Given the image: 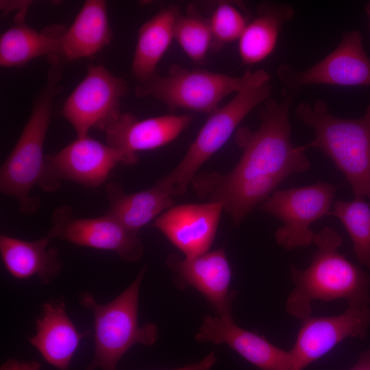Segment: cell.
Masks as SVG:
<instances>
[{"label": "cell", "instance_id": "1", "mask_svg": "<svg viewBox=\"0 0 370 370\" xmlns=\"http://www.w3.org/2000/svg\"><path fill=\"white\" fill-rule=\"evenodd\" d=\"M293 98H269L259 110L256 130L245 127L236 130L235 140L242 154L232 170L199 173L191 182L199 197L221 204L236 225L286 179L310 167L304 145L295 146L291 138L289 110Z\"/></svg>", "mask_w": 370, "mask_h": 370}, {"label": "cell", "instance_id": "2", "mask_svg": "<svg viewBox=\"0 0 370 370\" xmlns=\"http://www.w3.org/2000/svg\"><path fill=\"white\" fill-rule=\"evenodd\" d=\"M317 249L309 266L290 267L295 288L286 302V312L297 319L311 316L314 300L345 299L348 304L370 306V275L338 251L343 238L334 229L324 227L314 234Z\"/></svg>", "mask_w": 370, "mask_h": 370}, {"label": "cell", "instance_id": "3", "mask_svg": "<svg viewBox=\"0 0 370 370\" xmlns=\"http://www.w3.org/2000/svg\"><path fill=\"white\" fill-rule=\"evenodd\" d=\"M295 114L312 129L314 138L305 148L321 151L344 175L357 198L370 199V104L358 119L334 115L327 103L301 102Z\"/></svg>", "mask_w": 370, "mask_h": 370}, {"label": "cell", "instance_id": "4", "mask_svg": "<svg viewBox=\"0 0 370 370\" xmlns=\"http://www.w3.org/2000/svg\"><path fill=\"white\" fill-rule=\"evenodd\" d=\"M235 96L212 113L180 162L156 183L173 197L185 194L199 168L228 140L241 121L270 98L271 76L263 69L245 70Z\"/></svg>", "mask_w": 370, "mask_h": 370}, {"label": "cell", "instance_id": "5", "mask_svg": "<svg viewBox=\"0 0 370 370\" xmlns=\"http://www.w3.org/2000/svg\"><path fill=\"white\" fill-rule=\"evenodd\" d=\"M62 65L52 64L45 86L36 97L30 116L13 149L0 169V191L14 198L24 214H34L40 199L32 194L42 181L46 156L44 143L54 99L60 91Z\"/></svg>", "mask_w": 370, "mask_h": 370}, {"label": "cell", "instance_id": "6", "mask_svg": "<svg viewBox=\"0 0 370 370\" xmlns=\"http://www.w3.org/2000/svg\"><path fill=\"white\" fill-rule=\"evenodd\" d=\"M146 271L144 266L129 286L105 304L99 303L89 291L79 293V304L91 312L94 319L95 352L86 370H116L119 362L133 345L151 346L156 342V325H140L138 321L140 287Z\"/></svg>", "mask_w": 370, "mask_h": 370}, {"label": "cell", "instance_id": "7", "mask_svg": "<svg viewBox=\"0 0 370 370\" xmlns=\"http://www.w3.org/2000/svg\"><path fill=\"white\" fill-rule=\"evenodd\" d=\"M243 77L188 69L173 64L164 76L155 75L138 82L135 93L139 97H153L173 110L184 109L201 113H212L228 95L237 92Z\"/></svg>", "mask_w": 370, "mask_h": 370}, {"label": "cell", "instance_id": "8", "mask_svg": "<svg viewBox=\"0 0 370 370\" xmlns=\"http://www.w3.org/2000/svg\"><path fill=\"white\" fill-rule=\"evenodd\" d=\"M138 161V154L124 152L89 135L77 136L56 154L46 156L39 187L51 193L60 188L62 181H71L86 188H97L106 182L118 164Z\"/></svg>", "mask_w": 370, "mask_h": 370}, {"label": "cell", "instance_id": "9", "mask_svg": "<svg viewBox=\"0 0 370 370\" xmlns=\"http://www.w3.org/2000/svg\"><path fill=\"white\" fill-rule=\"evenodd\" d=\"M338 186L319 181L313 184L276 190L260 209L283 222L275 234L276 242L291 250L310 245L314 234L310 225L329 215Z\"/></svg>", "mask_w": 370, "mask_h": 370}, {"label": "cell", "instance_id": "10", "mask_svg": "<svg viewBox=\"0 0 370 370\" xmlns=\"http://www.w3.org/2000/svg\"><path fill=\"white\" fill-rule=\"evenodd\" d=\"M278 75L283 96L293 97L301 88L309 85L370 86V58L360 32L349 31L338 45L317 63L301 71L283 64Z\"/></svg>", "mask_w": 370, "mask_h": 370}, {"label": "cell", "instance_id": "11", "mask_svg": "<svg viewBox=\"0 0 370 370\" xmlns=\"http://www.w3.org/2000/svg\"><path fill=\"white\" fill-rule=\"evenodd\" d=\"M128 91L125 79L102 65H89L85 77L64 101L62 114L77 136L88 135L93 128L104 131L121 114V99Z\"/></svg>", "mask_w": 370, "mask_h": 370}, {"label": "cell", "instance_id": "12", "mask_svg": "<svg viewBox=\"0 0 370 370\" xmlns=\"http://www.w3.org/2000/svg\"><path fill=\"white\" fill-rule=\"evenodd\" d=\"M82 247L116 253L127 262H137L144 254L138 233L132 232L106 214L93 218L77 217L69 206L57 207L47 234Z\"/></svg>", "mask_w": 370, "mask_h": 370}, {"label": "cell", "instance_id": "13", "mask_svg": "<svg viewBox=\"0 0 370 370\" xmlns=\"http://www.w3.org/2000/svg\"><path fill=\"white\" fill-rule=\"evenodd\" d=\"M370 325V306L349 304L341 314L304 320L290 351L292 370H303L348 337L364 338Z\"/></svg>", "mask_w": 370, "mask_h": 370}, {"label": "cell", "instance_id": "14", "mask_svg": "<svg viewBox=\"0 0 370 370\" xmlns=\"http://www.w3.org/2000/svg\"><path fill=\"white\" fill-rule=\"evenodd\" d=\"M166 264L176 274L180 286L195 288L206 297L218 316L232 315L236 293L230 291L232 271L224 249L184 258L171 254Z\"/></svg>", "mask_w": 370, "mask_h": 370}, {"label": "cell", "instance_id": "15", "mask_svg": "<svg viewBox=\"0 0 370 370\" xmlns=\"http://www.w3.org/2000/svg\"><path fill=\"white\" fill-rule=\"evenodd\" d=\"M223 205L217 202L173 206L153 223L184 257H194L210 250L217 232Z\"/></svg>", "mask_w": 370, "mask_h": 370}, {"label": "cell", "instance_id": "16", "mask_svg": "<svg viewBox=\"0 0 370 370\" xmlns=\"http://www.w3.org/2000/svg\"><path fill=\"white\" fill-rule=\"evenodd\" d=\"M195 339L200 343L226 344L261 370H292L290 351L278 348L262 336L238 326L232 315H205Z\"/></svg>", "mask_w": 370, "mask_h": 370}, {"label": "cell", "instance_id": "17", "mask_svg": "<svg viewBox=\"0 0 370 370\" xmlns=\"http://www.w3.org/2000/svg\"><path fill=\"white\" fill-rule=\"evenodd\" d=\"M35 325V334L28 338L31 345L51 365L59 370H69L82 338L91 330H77L67 314L62 297L42 304Z\"/></svg>", "mask_w": 370, "mask_h": 370}, {"label": "cell", "instance_id": "18", "mask_svg": "<svg viewBox=\"0 0 370 370\" xmlns=\"http://www.w3.org/2000/svg\"><path fill=\"white\" fill-rule=\"evenodd\" d=\"M190 114H167L139 119L121 113L104 130L107 143L124 152L137 154L165 146L176 139L190 124Z\"/></svg>", "mask_w": 370, "mask_h": 370}, {"label": "cell", "instance_id": "19", "mask_svg": "<svg viewBox=\"0 0 370 370\" xmlns=\"http://www.w3.org/2000/svg\"><path fill=\"white\" fill-rule=\"evenodd\" d=\"M51 241L47 235L26 241L1 234L0 254L5 269L17 280L36 277L41 284H50L62 269L59 251L50 246Z\"/></svg>", "mask_w": 370, "mask_h": 370}, {"label": "cell", "instance_id": "20", "mask_svg": "<svg viewBox=\"0 0 370 370\" xmlns=\"http://www.w3.org/2000/svg\"><path fill=\"white\" fill-rule=\"evenodd\" d=\"M112 37L106 2L86 1L72 25L62 34L58 56L50 62L63 65L92 56L108 45Z\"/></svg>", "mask_w": 370, "mask_h": 370}, {"label": "cell", "instance_id": "21", "mask_svg": "<svg viewBox=\"0 0 370 370\" xmlns=\"http://www.w3.org/2000/svg\"><path fill=\"white\" fill-rule=\"evenodd\" d=\"M106 193L109 205L105 214L136 233L175 204L170 193L156 183L150 188L126 193L119 184L110 182Z\"/></svg>", "mask_w": 370, "mask_h": 370}, {"label": "cell", "instance_id": "22", "mask_svg": "<svg viewBox=\"0 0 370 370\" xmlns=\"http://www.w3.org/2000/svg\"><path fill=\"white\" fill-rule=\"evenodd\" d=\"M65 29L63 25H51L38 32L25 22L16 23L1 35V66H21L42 56L49 61L56 58Z\"/></svg>", "mask_w": 370, "mask_h": 370}, {"label": "cell", "instance_id": "23", "mask_svg": "<svg viewBox=\"0 0 370 370\" xmlns=\"http://www.w3.org/2000/svg\"><path fill=\"white\" fill-rule=\"evenodd\" d=\"M257 12L238 39L239 55L244 65L258 64L273 51L282 26L294 14L293 7L284 3H262Z\"/></svg>", "mask_w": 370, "mask_h": 370}, {"label": "cell", "instance_id": "24", "mask_svg": "<svg viewBox=\"0 0 370 370\" xmlns=\"http://www.w3.org/2000/svg\"><path fill=\"white\" fill-rule=\"evenodd\" d=\"M180 8L175 4L162 8L138 30L132 70L138 82L154 76L160 60L174 38Z\"/></svg>", "mask_w": 370, "mask_h": 370}, {"label": "cell", "instance_id": "25", "mask_svg": "<svg viewBox=\"0 0 370 370\" xmlns=\"http://www.w3.org/2000/svg\"><path fill=\"white\" fill-rule=\"evenodd\" d=\"M329 215L342 222L357 258L370 269V202L357 197L352 201L338 200L334 202Z\"/></svg>", "mask_w": 370, "mask_h": 370}, {"label": "cell", "instance_id": "26", "mask_svg": "<svg viewBox=\"0 0 370 370\" xmlns=\"http://www.w3.org/2000/svg\"><path fill=\"white\" fill-rule=\"evenodd\" d=\"M174 38L193 61L202 62L212 42L209 19L189 8L177 18Z\"/></svg>", "mask_w": 370, "mask_h": 370}, {"label": "cell", "instance_id": "27", "mask_svg": "<svg viewBox=\"0 0 370 370\" xmlns=\"http://www.w3.org/2000/svg\"><path fill=\"white\" fill-rule=\"evenodd\" d=\"M209 19L214 50L238 40L248 22L240 8L230 2L219 3Z\"/></svg>", "mask_w": 370, "mask_h": 370}, {"label": "cell", "instance_id": "28", "mask_svg": "<svg viewBox=\"0 0 370 370\" xmlns=\"http://www.w3.org/2000/svg\"><path fill=\"white\" fill-rule=\"evenodd\" d=\"M32 1H1V10L3 14L12 10L17 11L15 23L25 22L27 10Z\"/></svg>", "mask_w": 370, "mask_h": 370}, {"label": "cell", "instance_id": "29", "mask_svg": "<svg viewBox=\"0 0 370 370\" xmlns=\"http://www.w3.org/2000/svg\"><path fill=\"white\" fill-rule=\"evenodd\" d=\"M0 370H41V365L38 361H21L9 359L1 364Z\"/></svg>", "mask_w": 370, "mask_h": 370}, {"label": "cell", "instance_id": "30", "mask_svg": "<svg viewBox=\"0 0 370 370\" xmlns=\"http://www.w3.org/2000/svg\"><path fill=\"white\" fill-rule=\"evenodd\" d=\"M217 362V357L214 352H210L200 361L171 370H210Z\"/></svg>", "mask_w": 370, "mask_h": 370}, {"label": "cell", "instance_id": "31", "mask_svg": "<svg viewBox=\"0 0 370 370\" xmlns=\"http://www.w3.org/2000/svg\"><path fill=\"white\" fill-rule=\"evenodd\" d=\"M350 370H370V350L364 352Z\"/></svg>", "mask_w": 370, "mask_h": 370}, {"label": "cell", "instance_id": "32", "mask_svg": "<svg viewBox=\"0 0 370 370\" xmlns=\"http://www.w3.org/2000/svg\"><path fill=\"white\" fill-rule=\"evenodd\" d=\"M366 12H367V16L369 18V25H370V3H368V5L366 7Z\"/></svg>", "mask_w": 370, "mask_h": 370}]
</instances>
